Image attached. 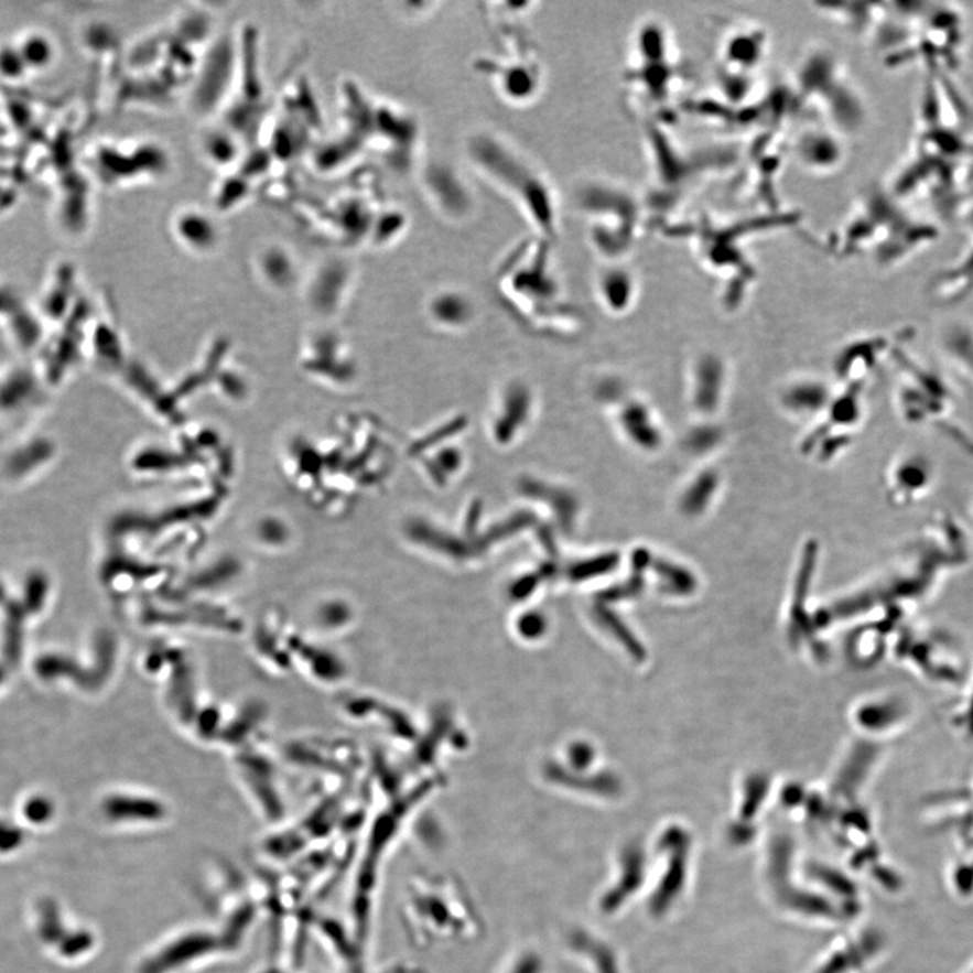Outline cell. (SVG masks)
I'll return each instance as SVG.
<instances>
[{"label": "cell", "instance_id": "277c9868", "mask_svg": "<svg viewBox=\"0 0 973 973\" xmlns=\"http://www.w3.org/2000/svg\"><path fill=\"white\" fill-rule=\"evenodd\" d=\"M798 223L799 214L783 208L725 220L701 214L683 217L662 233L673 240L688 242L704 270L724 280L726 298L736 302L756 277L749 256L752 238L764 231L791 228Z\"/></svg>", "mask_w": 973, "mask_h": 973}, {"label": "cell", "instance_id": "8992f818", "mask_svg": "<svg viewBox=\"0 0 973 973\" xmlns=\"http://www.w3.org/2000/svg\"><path fill=\"white\" fill-rule=\"evenodd\" d=\"M786 83L806 121L826 123L846 137L864 128L867 104L843 60L831 47H808Z\"/></svg>", "mask_w": 973, "mask_h": 973}, {"label": "cell", "instance_id": "3957f363", "mask_svg": "<svg viewBox=\"0 0 973 973\" xmlns=\"http://www.w3.org/2000/svg\"><path fill=\"white\" fill-rule=\"evenodd\" d=\"M869 41L885 53L883 62L889 67L918 64L931 75H944L960 63L964 18L952 4H885Z\"/></svg>", "mask_w": 973, "mask_h": 973}, {"label": "cell", "instance_id": "ba28073f", "mask_svg": "<svg viewBox=\"0 0 973 973\" xmlns=\"http://www.w3.org/2000/svg\"><path fill=\"white\" fill-rule=\"evenodd\" d=\"M577 203L588 215L591 242L608 261L624 259L645 233L650 231L642 196L623 184L587 183L579 191Z\"/></svg>", "mask_w": 973, "mask_h": 973}, {"label": "cell", "instance_id": "6da1fadb", "mask_svg": "<svg viewBox=\"0 0 973 973\" xmlns=\"http://www.w3.org/2000/svg\"><path fill=\"white\" fill-rule=\"evenodd\" d=\"M644 145L648 183L641 196L650 230L662 231L677 224L696 191L710 179L736 170L742 159V147L734 143L684 145L659 121L645 122Z\"/></svg>", "mask_w": 973, "mask_h": 973}, {"label": "cell", "instance_id": "4fadbf2b", "mask_svg": "<svg viewBox=\"0 0 973 973\" xmlns=\"http://www.w3.org/2000/svg\"><path fill=\"white\" fill-rule=\"evenodd\" d=\"M430 313L434 318L444 324H463L471 316V303L458 292L446 291L434 298L430 304Z\"/></svg>", "mask_w": 973, "mask_h": 973}, {"label": "cell", "instance_id": "5bb4252c", "mask_svg": "<svg viewBox=\"0 0 973 973\" xmlns=\"http://www.w3.org/2000/svg\"><path fill=\"white\" fill-rule=\"evenodd\" d=\"M15 194L13 190L0 188V214L13 207Z\"/></svg>", "mask_w": 973, "mask_h": 973}, {"label": "cell", "instance_id": "9c48e42d", "mask_svg": "<svg viewBox=\"0 0 973 973\" xmlns=\"http://www.w3.org/2000/svg\"><path fill=\"white\" fill-rule=\"evenodd\" d=\"M769 53V34L754 21H733L716 45L715 75L720 98L727 106H742L761 87L757 76Z\"/></svg>", "mask_w": 973, "mask_h": 973}, {"label": "cell", "instance_id": "30bf717a", "mask_svg": "<svg viewBox=\"0 0 973 973\" xmlns=\"http://www.w3.org/2000/svg\"><path fill=\"white\" fill-rule=\"evenodd\" d=\"M788 152L799 166L811 175H832L846 160V136L826 123L804 121L790 136Z\"/></svg>", "mask_w": 973, "mask_h": 973}, {"label": "cell", "instance_id": "7a4b0ae2", "mask_svg": "<svg viewBox=\"0 0 973 973\" xmlns=\"http://www.w3.org/2000/svg\"><path fill=\"white\" fill-rule=\"evenodd\" d=\"M939 237L931 220L910 212L887 186L874 184L858 194L832 242L840 258H867L877 266L894 267L921 253Z\"/></svg>", "mask_w": 973, "mask_h": 973}, {"label": "cell", "instance_id": "7c38bea8", "mask_svg": "<svg viewBox=\"0 0 973 973\" xmlns=\"http://www.w3.org/2000/svg\"><path fill=\"white\" fill-rule=\"evenodd\" d=\"M598 290L605 306L613 312H623L636 294L635 274L619 264L608 267L599 274Z\"/></svg>", "mask_w": 973, "mask_h": 973}, {"label": "cell", "instance_id": "8fae6325", "mask_svg": "<svg viewBox=\"0 0 973 973\" xmlns=\"http://www.w3.org/2000/svg\"><path fill=\"white\" fill-rule=\"evenodd\" d=\"M498 88L507 100L522 104L540 91L541 71L529 60H512L497 69Z\"/></svg>", "mask_w": 973, "mask_h": 973}, {"label": "cell", "instance_id": "5b68a950", "mask_svg": "<svg viewBox=\"0 0 973 973\" xmlns=\"http://www.w3.org/2000/svg\"><path fill=\"white\" fill-rule=\"evenodd\" d=\"M688 63L672 30L659 18H648L633 35L624 74L625 88L647 121L671 123L674 106L690 80Z\"/></svg>", "mask_w": 973, "mask_h": 973}, {"label": "cell", "instance_id": "52a82bcc", "mask_svg": "<svg viewBox=\"0 0 973 973\" xmlns=\"http://www.w3.org/2000/svg\"><path fill=\"white\" fill-rule=\"evenodd\" d=\"M468 151L477 169L518 203L541 236L552 240L558 231L556 202L541 172L509 143L494 136H475Z\"/></svg>", "mask_w": 973, "mask_h": 973}]
</instances>
